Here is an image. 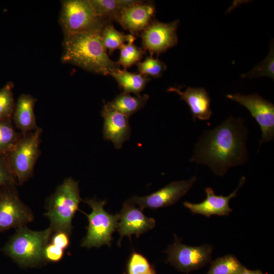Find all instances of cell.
Returning <instances> with one entry per match:
<instances>
[{
	"label": "cell",
	"mask_w": 274,
	"mask_h": 274,
	"mask_svg": "<svg viewBox=\"0 0 274 274\" xmlns=\"http://www.w3.org/2000/svg\"><path fill=\"white\" fill-rule=\"evenodd\" d=\"M248 133L243 119L230 116L215 128L203 132L190 161L207 165L215 174L223 176L230 167L247 162Z\"/></svg>",
	"instance_id": "6da1fadb"
},
{
	"label": "cell",
	"mask_w": 274,
	"mask_h": 274,
	"mask_svg": "<svg viewBox=\"0 0 274 274\" xmlns=\"http://www.w3.org/2000/svg\"><path fill=\"white\" fill-rule=\"evenodd\" d=\"M61 60L64 63L105 76L120 68L117 62L109 57L99 33L64 35Z\"/></svg>",
	"instance_id": "7a4b0ae2"
},
{
	"label": "cell",
	"mask_w": 274,
	"mask_h": 274,
	"mask_svg": "<svg viewBox=\"0 0 274 274\" xmlns=\"http://www.w3.org/2000/svg\"><path fill=\"white\" fill-rule=\"evenodd\" d=\"M53 231L49 227L33 231L26 226L17 228L3 250L22 267H37L46 262L44 251Z\"/></svg>",
	"instance_id": "3957f363"
},
{
	"label": "cell",
	"mask_w": 274,
	"mask_h": 274,
	"mask_svg": "<svg viewBox=\"0 0 274 274\" xmlns=\"http://www.w3.org/2000/svg\"><path fill=\"white\" fill-rule=\"evenodd\" d=\"M82 200L78 182L72 178L65 179L57 186L46 200L47 211L45 214L50 220V227L53 232L71 234L72 220Z\"/></svg>",
	"instance_id": "277c9868"
},
{
	"label": "cell",
	"mask_w": 274,
	"mask_h": 274,
	"mask_svg": "<svg viewBox=\"0 0 274 274\" xmlns=\"http://www.w3.org/2000/svg\"><path fill=\"white\" fill-rule=\"evenodd\" d=\"M42 129L20 134L13 149L5 154L18 185H22L33 176L36 163L40 155V144Z\"/></svg>",
	"instance_id": "5b68a950"
},
{
	"label": "cell",
	"mask_w": 274,
	"mask_h": 274,
	"mask_svg": "<svg viewBox=\"0 0 274 274\" xmlns=\"http://www.w3.org/2000/svg\"><path fill=\"white\" fill-rule=\"evenodd\" d=\"M59 23L64 35L100 34L105 26L109 24L96 15L88 0L62 1Z\"/></svg>",
	"instance_id": "8992f818"
},
{
	"label": "cell",
	"mask_w": 274,
	"mask_h": 274,
	"mask_svg": "<svg viewBox=\"0 0 274 274\" xmlns=\"http://www.w3.org/2000/svg\"><path fill=\"white\" fill-rule=\"evenodd\" d=\"M92 209L90 214L83 213L88 218L87 232L81 246L90 248L103 245L111 246L112 234L118 227L119 215L109 214L104 209L105 201L95 199L82 200Z\"/></svg>",
	"instance_id": "52a82bcc"
},
{
	"label": "cell",
	"mask_w": 274,
	"mask_h": 274,
	"mask_svg": "<svg viewBox=\"0 0 274 274\" xmlns=\"http://www.w3.org/2000/svg\"><path fill=\"white\" fill-rule=\"evenodd\" d=\"M33 220L31 210L20 200L16 186L0 189V232L25 226Z\"/></svg>",
	"instance_id": "ba28073f"
},
{
	"label": "cell",
	"mask_w": 274,
	"mask_h": 274,
	"mask_svg": "<svg viewBox=\"0 0 274 274\" xmlns=\"http://www.w3.org/2000/svg\"><path fill=\"white\" fill-rule=\"evenodd\" d=\"M227 98L246 108L259 125L261 138L259 144L269 142L274 138V105L257 93L242 95L228 94Z\"/></svg>",
	"instance_id": "9c48e42d"
},
{
	"label": "cell",
	"mask_w": 274,
	"mask_h": 274,
	"mask_svg": "<svg viewBox=\"0 0 274 274\" xmlns=\"http://www.w3.org/2000/svg\"><path fill=\"white\" fill-rule=\"evenodd\" d=\"M179 19L164 23L152 20L148 26L140 34L143 49L151 55L159 56L178 43L177 29Z\"/></svg>",
	"instance_id": "30bf717a"
},
{
	"label": "cell",
	"mask_w": 274,
	"mask_h": 274,
	"mask_svg": "<svg viewBox=\"0 0 274 274\" xmlns=\"http://www.w3.org/2000/svg\"><path fill=\"white\" fill-rule=\"evenodd\" d=\"M213 247L209 245L190 246L176 241L165 251L167 260L178 269L188 272L198 269L211 259Z\"/></svg>",
	"instance_id": "8fae6325"
},
{
	"label": "cell",
	"mask_w": 274,
	"mask_h": 274,
	"mask_svg": "<svg viewBox=\"0 0 274 274\" xmlns=\"http://www.w3.org/2000/svg\"><path fill=\"white\" fill-rule=\"evenodd\" d=\"M194 176L187 180L173 182L160 190L145 196H134L129 200L144 208L158 209L173 205L184 196L196 181Z\"/></svg>",
	"instance_id": "7c38bea8"
},
{
	"label": "cell",
	"mask_w": 274,
	"mask_h": 274,
	"mask_svg": "<svg viewBox=\"0 0 274 274\" xmlns=\"http://www.w3.org/2000/svg\"><path fill=\"white\" fill-rule=\"evenodd\" d=\"M142 210L136 207L129 199L124 203L119 214L120 221L117 229L121 235L119 242L124 236L130 238L132 234H135L139 237L155 227V220L146 216Z\"/></svg>",
	"instance_id": "4fadbf2b"
},
{
	"label": "cell",
	"mask_w": 274,
	"mask_h": 274,
	"mask_svg": "<svg viewBox=\"0 0 274 274\" xmlns=\"http://www.w3.org/2000/svg\"><path fill=\"white\" fill-rule=\"evenodd\" d=\"M245 180V177H242L236 189L228 196L216 195L212 188L207 187L205 189L206 198L203 201L198 203L185 202L183 204L193 214L202 215L207 217L212 215L227 216L232 211L229 207V202L236 196L238 190L244 184Z\"/></svg>",
	"instance_id": "5bb4252c"
},
{
	"label": "cell",
	"mask_w": 274,
	"mask_h": 274,
	"mask_svg": "<svg viewBox=\"0 0 274 274\" xmlns=\"http://www.w3.org/2000/svg\"><path fill=\"white\" fill-rule=\"evenodd\" d=\"M155 13L153 4L140 1L125 8L117 22L131 35H139L152 21Z\"/></svg>",
	"instance_id": "9a60e30c"
},
{
	"label": "cell",
	"mask_w": 274,
	"mask_h": 274,
	"mask_svg": "<svg viewBox=\"0 0 274 274\" xmlns=\"http://www.w3.org/2000/svg\"><path fill=\"white\" fill-rule=\"evenodd\" d=\"M101 115L104 118L102 134L104 139L112 142L115 148H121L130 136L129 117L105 106Z\"/></svg>",
	"instance_id": "2e32d148"
},
{
	"label": "cell",
	"mask_w": 274,
	"mask_h": 274,
	"mask_svg": "<svg viewBox=\"0 0 274 274\" xmlns=\"http://www.w3.org/2000/svg\"><path fill=\"white\" fill-rule=\"evenodd\" d=\"M168 92H175L180 96L190 108L193 120H208L212 115L211 99L204 88L188 87L182 91L176 87H170Z\"/></svg>",
	"instance_id": "e0dca14e"
},
{
	"label": "cell",
	"mask_w": 274,
	"mask_h": 274,
	"mask_svg": "<svg viewBox=\"0 0 274 274\" xmlns=\"http://www.w3.org/2000/svg\"><path fill=\"white\" fill-rule=\"evenodd\" d=\"M36 101L32 95L22 94L15 104L12 116L13 123L21 133L32 131L38 127L34 112Z\"/></svg>",
	"instance_id": "ac0fdd59"
},
{
	"label": "cell",
	"mask_w": 274,
	"mask_h": 274,
	"mask_svg": "<svg viewBox=\"0 0 274 274\" xmlns=\"http://www.w3.org/2000/svg\"><path fill=\"white\" fill-rule=\"evenodd\" d=\"M96 15L107 22H117L122 12L139 2L136 0H88Z\"/></svg>",
	"instance_id": "d6986e66"
},
{
	"label": "cell",
	"mask_w": 274,
	"mask_h": 274,
	"mask_svg": "<svg viewBox=\"0 0 274 274\" xmlns=\"http://www.w3.org/2000/svg\"><path fill=\"white\" fill-rule=\"evenodd\" d=\"M149 99V96L147 94L132 96L129 93L122 92L104 106L129 117L143 109Z\"/></svg>",
	"instance_id": "ffe728a7"
},
{
	"label": "cell",
	"mask_w": 274,
	"mask_h": 274,
	"mask_svg": "<svg viewBox=\"0 0 274 274\" xmlns=\"http://www.w3.org/2000/svg\"><path fill=\"white\" fill-rule=\"evenodd\" d=\"M110 76L115 79L119 87L124 92L132 93L135 95H141L151 78L136 73H131L120 68L112 72Z\"/></svg>",
	"instance_id": "44dd1931"
},
{
	"label": "cell",
	"mask_w": 274,
	"mask_h": 274,
	"mask_svg": "<svg viewBox=\"0 0 274 274\" xmlns=\"http://www.w3.org/2000/svg\"><path fill=\"white\" fill-rule=\"evenodd\" d=\"M136 38L131 35L130 39L120 48V56L117 63L124 70L136 64L143 58L145 52L134 44Z\"/></svg>",
	"instance_id": "7402d4cb"
},
{
	"label": "cell",
	"mask_w": 274,
	"mask_h": 274,
	"mask_svg": "<svg viewBox=\"0 0 274 274\" xmlns=\"http://www.w3.org/2000/svg\"><path fill=\"white\" fill-rule=\"evenodd\" d=\"M102 44L111 54L116 49H119L130 39L131 35H126L115 29L112 23L106 24L101 33Z\"/></svg>",
	"instance_id": "603a6c76"
},
{
	"label": "cell",
	"mask_w": 274,
	"mask_h": 274,
	"mask_svg": "<svg viewBox=\"0 0 274 274\" xmlns=\"http://www.w3.org/2000/svg\"><path fill=\"white\" fill-rule=\"evenodd\" d=\"M245 267L232 255L214 261L207 274H239Z\"/></svg>",
	"instance_id": "cb8c5ba5"
},
{
	"label": "cell",
	"mask_w": 274,
	"mask_h": 274,
	"mask_svg": "<svg viewBox=\"0 0 274 274\" xmlns=\"http://www.w3.org/2000/svg\"><path fill=\"white\" fill-rule=\"evenodd\" d=\"M11 119L0 121V155L11 151L17 142L20 134L17 133Z\"/></svg>",
	"instance_id": "d4e9b609"
},
{
	"label": "cell",
	"mask_w": 274,
	"mask_h": 274,
	"mask_svg": "<svg viewBox=\"0 0 274 274\" xmlns=\"http://www.w3.org/2000/svg\"><path fill=\"white\" fill-rule=\"evenodd\" d=\"M242 78H257L268 77L274 79L273 42L270 43V50L266 57L251 71L242 75Z\"/></svg>",
	"instance_id": "484cf974"
},
{
	"label": "cell",
	"mask_w": 274,
	"mask_h": 274,
	"mask_svg": "<svg viewBox=\"0 0 274 274\" xmlns=\"http://www.w3.org/2000/svg\"><path fill=\"white\" fill-rule=\"evenodd\" d=\"M139 73L149 77L155 78L161 77L167 69L164 62L158 58H154L153 56H146L143 61H139L136 64Z\"/></svg>",
	"instance_id": "4316f807"
},
{
	"label": "cell",
	"mask_w": 274,
	"mask_h": 274,
	"mask_svg": "<svg viewBox=\"0 0 274 274\" xmlns=\"http://www.w3.org/2000/svg\"><path fill=\"white\" fill-rule=\"evenodd\" d=\"M12 82L7 83L0 89V121L11 119L15 103L14 99Z\"/></svg>",
	"instance_id": "83f0119b"
},
{
	"label": "cell",
	"mask_w": 274,
	"mask_h": 274,
	"mask_svg": "<svg viewBox=\"0 0 274 274\" xmlns=\"http://www.w3.org/2000/svg\"><path fill=\"white\" fill-rule=\"evenodd\" d=\"M151 268L145 257L135 252L131 254L127 264L128 274H145Z\"/></svg>",
	"instance_id": "f1b7e54d"
},
{
	"label": "cell",
	"mask_w": 274,
	"mask_h": 274,
	"mask_svg": "<svg viewBox=\"0 0 274 274\" xmlns=\"http://www.w3.org/2000/svg\"><path fill=\"white\" fill-rule=\"evenodd\" d=\"M17 185V179L9 165L5 155H0V189Z\"/></svg>",
	"instance_id": "f546056e"
},
{
	"label": "cell",
	"mask_w": 274,
	"mask_h": 274,
	"mask_svg": "<svg viewBox=\"0 0 274 274\" xmlns=\"http://www.w3.org/2000/svg\"><path fill=\"white\" fill-rule=\"evenodd\" d=\"M64 255V250L51 243L46 247L44 256L46 262H57L60 261Z\"/></svg>",
	"instance_id": "4dcf8cb0"
},
{
	"label": "cell",
	"mask_w": 274,
	"mask_h": 274,
	"mask_svg": "<svg viewBox=\"0 0 274 274\" xmlns=\"http://www.w3.org/2000/svg\"><path fill=\"white\" fill-rule=\"evenodd\" d=\"M55 232L51 237V243L63 250L66 249L70 244V235L63 231Z\"/></svg>",
	"instance_id": "1f68e13d"
},
{
	"label": "cell",
	"mask_w": 274,
	"mask_h": 274,
	"mask_svg": "<svg viewBox=\"0 0 274 274\" xmlns=\"http://www.w3.org/2000/svg\"><path fill=\"white\" fill-rule=\"evenodd\" d=\"M239 274H263L260 270H250L246 267Z\"/></svg>",
	"instance_id": "d6a6232c"
},
{
	"label": "cell",
	"mask_w": 274,
	"mask_h": 274,
	"mask_svg": "<svg viewBox=\"0 0 274 274\" xmlns=\"http://www.w3.org/2000/svg\"><path fill=\"white\" fill-rule=\"evenodd\" d=\"M145 274H156L155 271L154 270L153 267L146 273Z\"/></svg>",
	"instance_id": "836d02e7"
}]
</instances>
